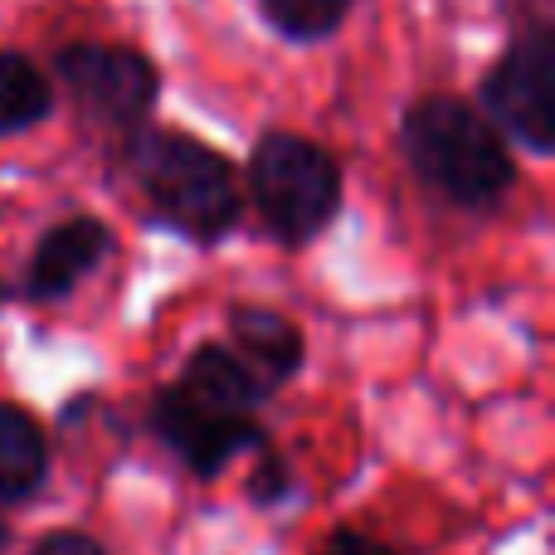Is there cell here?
Segmentation results:
<instances>
[{
	"label": "cell",
	"instance_id": "1",
	"mask_svg": "<svg viewBox=\"0 0 555 555\" xmlns=\"http://www.w3.org/2000/svg\"><path fill=\"white\" fill-rule=\"evenodd\" d=\"M400 146L420 181L463 210H492L517 181L492 117L463 98H420L404 113Z\"/></svg>",
	"mask_w": 555,
	"mask_h": 555
},
{
	"label": "cell",
	"instance_id": "2",
	"mask_svg": "<svg viewBox=\"0 0 555 555\" xmlns=\"http://www.w3.org/2000/svg\"><path fill=\"white\" fill-rule=\"evenodd\" d=\"M127 166L156 215L195 244H220L244 210V185L234 166L215 146L171 127H137L127 137Z\"/></svg>",
	"mask_w": 555,
	"mask_h": 555
},
{
	"label": "cell",
	"instance_id": "3",
	"mask_svg": "<svg viewBox=\"0 0 555 555\" xmlns=\"http://www.w3.org/2000/svg\"><path fill=\"white\" fill-rule=\"evenodd\" d=\"M249 195L273 240L302 249L341 210V166L307 137L269 132L249 156Z\"/></svg>",
	"mask_w": 555,
	"mask_h": 555
},
{
	"label": "cell",
	"instance_id": "4",
	"mask_svg": "<svg viewBox=\"0 0 555 555\" xmlns=\"http://www.w3.org/2000/svg\"><path fill=\"white\" fill-rule=\"evenodd\" d=\"M482 107L527 146L531 156L555 152V29L537 25L492 64Z\"/></svg>",
	"mask_w": 555,
	"mask_h": 555
},
{
	"label": "cell",
	"instance_id": "5",
	"mask_svg": "<svg viewBox=\"0 0 555 555\" xmlns=\"http://www.w3.org/2000/svg\"><path fill=\"white\" fill-rule=\"evenodd\" d=\"M146 424H152L156 439L185 463V473H195L201 482L220 478L240 453L269 449V429H263L254 414L215 410V404L185 395L181 385H166V390L152 395Z\"/></svg>",
	"mask_w": 555,
	"mask_h": 555
},
{
	"label": "cell",
	"instance_id": "6",
	"mask_svg": "<svg viewBox=\"0 0 555 555\" xmlns=\"http://www.w3.org/2000/svg\"><path fill=\"white\" fill-rule=\"evenodd\" d=\"M54 74L68 83L83 113L113 127H142V117L156 107L162 74L142 49L127 44H68L59 49Z\"/></svg>",
	"mask_w": 555,
	"mask_h": 555
},
{
	"label": "cell",
	"instance_id": "7",
	"mask_svg": "<svg viewBox=\"0 0 555 555\" xmlns=\"http://www.w3.org/2000/svg\"><path fill=\"white\" fill-rule=\"evenodd\" d=\"M113 249V234L93 215H74V220L44 230V240L35 244L25 269V297L29 302H64L98 263Z\"/></svg>",
	"mask_w": 555,
	"mask_h": 555
},
{
	"label": "cell",
	"instance_id": "8",
	"mask_svg": "<svg viewBox=\"0 0 555 555\" xmlns=\"http://www.w3.org/2000/svg\"><path fill=\"white\" fill-rule=\"evenodd\" d=\"M224 346H230L269 390L293 380V375L302 371V356H307V341H302L293 317L273 312V307H254V302L230 312V341Z\"/></svg>",
	"mask_w": 555,
	"mask_h": 555
},
{
	"label": "cell",
	"instance_id": "9",
	"mask_svg": "<svg viewBox=\"0 0 555 555\" xmlns=\"http://www.w3.org/2000/svg\"><path fill=\"white\" fill-rule=\"evenodd\" d=\"M176 385H181L185 395H195V400L215 404V410H230V414H254L273 395L269 385H263L224 341L195 346V351L185 356Z\"/></svg>",
	"mask_w": 555,
	"mask_h": 555
},
{
	"label": "cell",
	"instance_id": "10",
	"mask_svg": "<svg viewBox=\"0 0 555 555\" xmlns=\"http://www.w3.org/2000/svg\"><path fill=\"white\" fill-rule=\"evenodd\" d=\"M49 478V434L25 404L0 400V507L29 502Z\"/></svg>",
	"mask_w": 555,
	"mask_h": 555
},
{
	"label": "cell",
	"instance_id": "11",
	"mask_svg": "<svg viewBox=\"0 0 555 555\" xmlns=\"http://www.w3.org/2000/svg\"><path fill=\"white\" fill-rule=\"evenodd\" d=\"M54 107V88L49 74H39L35 59L0 49V137H15L39 127Z\"/></svg>",
	"mask_w": 555,
	"mask_h": 555
},
{
	"label": "cell",
	"instance_id": "12",
	"mask_svg": "<svg viewBox=\"0 0 555 555\" xmlns=\"http://www.w3.org/2000/svg\"><path fill=\"white\" fill-rule=\"evenodd\" d=\"M259 5H263V20H269L283 39L312 44V39H326L351 15L356 0H259Z\"/></svg>",
	"mask_w": 555,
	"mask_h": 555
},
{
	"label": "cell",
	"instance_id": "13",
	"mask_svg": "<svg viewBox=\"0 0 555 555\" xmlns=\"http://www.w3.org/2000/svg\"><path fill=\"white\" fill-rule=\"evenodd\" d=\"M244 488H249V498L259 502V507H273V502H283L287 492H293V473H287L283 453H273V443L269 449H259V463L249 468Z\"/></svg>",
	"mask_w": 555,
	"mask_h": 555
},
{
	"label": "cell",
	"instance_id": "14",
	"mask_svg": "<svg viewBox=\"0 0 555 555\" xmlns=\"http://www.w3.org/2000/svg\"><path fill=\"white\" fill-rule=\"evenodd\" d=\"M29 555H107L103 541L88 537L78 527H59V531H44V537L29 546Z\"/></svg>",
	"mask_w": 555,
	"mask_h": 555
},
{
	"label": "cell",
	"instance_id": "15",
	"mask_svg": "<svg viewBox=\"0 0 555 555\" xmlns=\"http://www.w3.org/2000/svg\"><path fill=\"white\" fill-rule=\"evenodd\" d=\"M317 555H400V551H395L390 541L361 531V527H336L332 537L322 541V551H317Z\"/></svg>",
	"mask_w": 555,
	"mask_h": 555
},
{
	"label": "cell",
	"instance_id": "16",
	"mask_svg": "<svg viewBox=\"0 0 555 555\" xmlns=\"http://www.w3.org/2000/svg\"><path fill=\"white\" fill-rule=\"evenodd\" d=\"M10 546H15V521L0 517V555H10Z\"/></svg>",
	"mask_w": 555,
	"mask_h": 555
}]
</instances>
